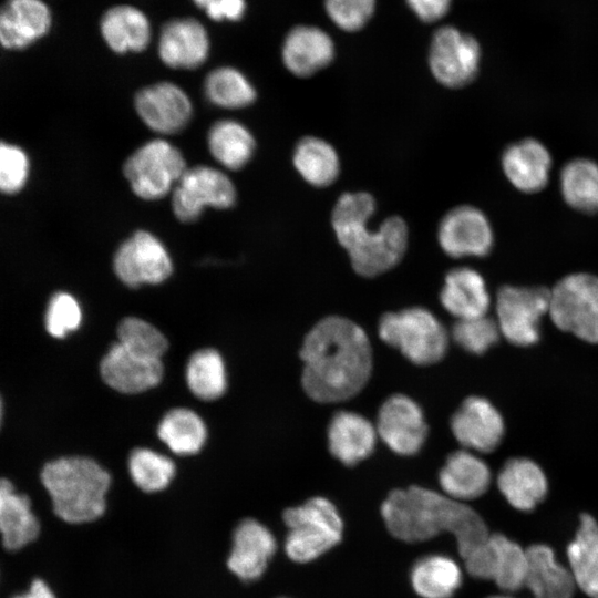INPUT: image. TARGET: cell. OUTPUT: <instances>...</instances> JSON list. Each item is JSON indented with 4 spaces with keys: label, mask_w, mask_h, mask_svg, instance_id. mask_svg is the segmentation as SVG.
Here are the masks:
<instances>
[{
    "label": "cell",
    "mask_w": 598,
    "mask_h": 598,
    "mask_svg": "<svg viewBox=\"0 0 598 598\" xmlns=\"http://www.w3.org/2000/svg\"><path fill=\"white\" fill-rule=\"evenodd\" d=\"M299 354L302 388L319 403L353 398L371 377L370 340L359 324L344 317L328 316L318 321L306 334Z\"/></svg>",
    "instance_id": "6da1fadb"
},
{
    "label": "cell",
    "mask_w": 598,
    "mask_h": 598,
    "mask_svg": "<svg viewBox=\"0 0 598 598\" xmlns=\"http://www.w3.org/2000/svg\"><path fill=\"white\" fill-rule=\"evenodd\" d=\"M380 511L389 533L405 543L429 540L443 532L452 534L462 559L491 535L471 506L421 486L390 492Z\"/></svg>",
    "instance_id": "7a4b0ae2"
},
{
    "label": "cell",
    "mask_w": 598,
    "mask_h": 598,
    "mask_svg": "<svg viewBox=\"0 0 598 598\" xmlns=\"http://www.w3.org/2000/svg\"><path fill=\"white\" fill-rule=\"evenodd\" d=\"M374 197L367 192L343 193L336 202L331 224L353 270L375 277L395 267L409 245V227L400 216L385 218L377 230L369 227L375 212Z\"/></svg>",
    "instance_id": "3957f363"
},
{
    "label": "cell",
    "mask_w": 598,
    "mask_h": 598,
    "mask_svg": "<svg viewBox=\"0 0 598 598\" xmlns=\"http://www.w3.org/2000/svg\"><path fill=\"white\" fill-rule=\"evenodd\" d=\"M54 514L69 524L96 520L106 509L111 476L95 461L71 456L47 463L41 471Z\"/></svg>",
    "instance_id": "277c9868"
},
{
    "label": "cell",
    "mask_w": 598,
    "mask_h": 598,
    "mask_svg": "<svg viewBox=\"0 0 598 598\" xmlns=\"http://www.w3.org/2000/svg\"><path fill=\"white\" fill-rule=\"evenodd\" d=\"M282 518L289 528L283 544L285 553L292 561H312L342 538V518L333 503L326 497H311L299 506L289 507Z\"/></svg>",
    "instance_id": "5b68a950"
},
{
    "label": "cell",
    "mask_w": 598,
    "mask_h": 598,
    "mask_svg": "<svg viewBox=\"0 0 598 598\" xmlns=\"http://www.w3.org/2000/svg\"><path fill=\"white\" fill-rule=\"evenodd\" d=\"M380 339L398 349L409 361L429 365L442 360L448 333L442 322L422 307L384 313L378 324Z\"/></svg>",
    "instance_id": "8992f818"
},
{
    "label": "cell",
    "mask_w": 598,
    "mask_h": 598,
    "mask_svg": "<svg viewBox=\"0 0 598 598\" xmlns=\"http://www.w3.org/2000/svg\"><path fill=\"white\" fill-rule=\"evenodd\" d=\"M187 167L182 151L159 136L132 152L122 172L136 197L154 202L172 194Z\"/></svg>",
    "instance_id": "52a82bcc"
},
{
    "label": "cell",
    "mask_w": 598,
    "mask_h": 598,
    "mask_svg": "<svg viewBox=\"0 0 598 598\" xmlns=\"http://www.w3.org/2000/svg\"><path fill=\"white\" fill-rule=\"evenodd\" d=\"M548 316L561 331L598 343V276L575 272L550 289Z\"/></svg>",
    "instance_id": "ba28073f"
},
{
    "label": "cell",
    "mask_w": 598,
    "mask_h": 598,
    "mask_svg": "<svg viewBox=\"0 0 598 598\" xmlns=\"http://www.w3.org/2000/svg\"><path fill=\"white\" fill-rule=\"evenodd\" d=\"M171 195L173 214L182 223L196 221L206 208H231L237 200L231 178L208 165L187 167Z\"/></svg>",
    "instance_id": "9c48e42d"
},
{
    "label": "cell",
    "mask_w": 598,
    "mask_h": 598,
    "mask_svg": "<svg viewBox=\"0 0 598 598\" xmlns=\"http://www.w3.org/2000/svg\"><path fill=\"white\" fill-rule=\"evenodd\" d=\"M550 289L546 287L503 286L496 295V321L501 334L518 347L539 340L540 320L548 315Z\"/></svg>",
    "instance_id": "30bf717a"
},
{
    "label": "cell",
    "mask_w": 598,
    "mask_h": 598,
    "mask_svg": "<svg viewBox=\"0 0 598 598\" xmlns=\"http://www.w3.org/2000/svg\"><path fill=\"white\" fill-rule=\"evenodd\" d=\"M113 270L127 287L164 282L173 272L165 244L153 233L138 229L124 239L113 256Z\"/></svg>",
    "instance_id": "8fae6325"
},
{
    "label": "cell",
    "mask_w": 598,
    "mask_h": 598,
    "mask_svg": "<svg viewBox=\"0 0 598 598\" xmlns=\"http://www.w3.org/2000/svg\"><path fill=\"white\" fill-rule=\"evenodd\" d=\"M481 48L475 38L453 27L439 29L431 41L429 65L436 81L448 89H461L477 75Z\"/></svg>",
    "instance_id": "7c38bea8"
},
{
    "label": "cell",
    "mask_w": 598,
    "mask_h": 598,
    "mask_svg": "<svg viewBox=\"0 0 598 598\" xmlns=\"http://www.w3.org/2000/svg\"><path fill=\"white\" fill-rule=\"evenodd\" d=\"M133 104L143 124L161 137L182 132L194 113L188 94L177 84L167 81L137 91Z\"/></svg>",
    "instance_id": "4fadbf2b"
},
{
    "label": "cell",
    "mask_w": 598,
    "mask_h": 598,
    "mask_svg": "<svg viewBox=\"0 0 598 598\" xmlns=\"http://www.w3.org/2000/svg\"><path fill=\"white\" fill-rule=\"evenodd\" d=\"M437 241L452 258L484 257L493 248L494 231L483 210L472 205H460L440 220Z\"/></svg>",
    "instance_id": "5bb4252c"
},
{
    "label": "cell",
    "mask_w": 598,
    "mask_h": 598,
    "mask_svg": "<svg viewBox=\"0 0 598 598\" xmlns=\"http://www.w3.org/2000/svg\"><path fill=\"white\" fill-rule=\"evenodd\" d=\"M375 429L390 450L410 456L417 453L427 436V425L419 404L404 394L389 396L380 406Z\"/></svg>",
    "instance_id": "9a60e30c"
},
{
    "label": "cell",
    "mask_w": 598,
    "mask_h": 598,
    "mask_svg": "<svg viewBox=\"0 0 598 598\" xmlns=\"http://www.w3.org/2000/svg\"><path fill=\"white\" fill-rule=\"evenodd\" d=\"M455 440L465 450L489 453L504 435V421L498 410L485 398L468 396L451 419Z\"/></svg>",
    "instance_id": "2e32d148"
},
{
    "label": "cell",
    "mask_w": 598,
    "mask_h": 598,
    "mask_svg": "<svg viewBox=\"0 0 598 598\" xmlns=\"http://www.w3.org/2000/svg\"><path fill=\"white\" fill-rule=\"evenodd\" d=\"M276 549V538L264 524L254 518L243 519L234 530L227 566L240 580H257Z\"/></svg>",
    "instance_id": "e0dca14e"
},
{
    "label": "cell",
    "mask_w": 598,
    "mask_h": 598,
    "mask_svg": "<svg viewBox=\"0 0 598 598\" xmlns=\"http://www.w3.org/2000/svg\"><path fill=\"white\" fill-rule=\"evenodd\" d=\"M501 165L505 177L517 190L535 194L547 186L553 158L545 144L526 137L503 151Z\"/></svg>",
    "instance_id": "ac0fdd59"
},
{
    "label": "cell",
    "mask_w": 598,
    "mask_h": 598,
    "mask_svg": "<svg viewBox=\"0 0 598 598\" xmlns=\"http://www.w3.org/2000/svg\"><path fill=\"white\" fill-rule=\"evenodd\" d=\"M103 381L122 393H140L156 386L163 377L159 359L136 354L121 343H114L100 365Z\"/></svg>",
    "instance_id": "d6986e66"
},
{
    "label": "cell",
    "mask_w": 598,
    "mask_h": 598,
    "mask_svg": "<svg viewBox=\"0 0 598 598\" xmlns=\"http://www.w3.org/2000/svg\"><path fill=\"white\" fill-rule=\"evenodd\" d=\"M209 38L195 19L181 18L164 24L158 39V55L172 69L193 70L205 63Z\"/></svg>",
    "instance_id": "ffe728a7"
},
{
    "label": "cell",
    "mask_w": 598,
    "mask_h": 598,
    "mask_svg": "<svg viewBox=\"0 0 598 598\" xmlns=\"http://www.w3.org/2000/svg\"><path fill=\"white\" fill-rule=\"evenodd\" d=\"M328 446L333 457L352 466L371 455L378 433L375 425L353 411H338L328 425Z\"/></svg>",
    "instance_id": "44dd1931"
},
{
    "label": "cell",
    "mask_w": 598,
    "mask_h": 598,
    "mask_svg": "<svg viewBox=\"0 0 598 598\" xmlns=\"http://www.w3.org/2000/svg\"><path fill=\"white\" fill-rule=\"evenodd\" d=\"M281 56L290 73L299 78H308L331 63L334 45L323 30L310 25H298L287 34Z\"/></svg>",
    "instance_id": "7402d4cb"
},
{
    "label": "cell",
    "mask_w": 598,
    "mask_h": 598,
    "mask_svg": "<svg viewBox=\"0 0 598 598\" xmlns=\"http://www.w3.org/2000/svg\"><path fill=\"white\" fill-rule=\"evenodd\" d=\"M51 13L41 0H7L0 7V43L23 49L50 29Z\"/></svg>",
    "instance_id": "603a6c76"
},
{
    "label": "cell",
    "mask_w": 598,
    "mask_h": 598,
    "mask_svg": "<svg viewBox=\"0 0 598 598\" xmlns=\"http://www.w3.org/2000/svg\"><path fill=\"white\" fill-rule=\"evenodd\" d=\"M40 522L31 499L19 493L11 481L0 477V537L6 549L14 551L34 542Z\"/></svg>",
    "instance_id": "cb8c5ba5"
},
{
    "label": "cell",
    "mask_w": 598,
    "mask_h": 598,
    "mask_svg": "<svg viewBox=\"0 0 598 598\" xmlns=\"http://www.w3.org/2000/svg\"><path fill=\"white\" fill-rule=\"evenodd\" d=\"M439 483L443 494L465 503L488 489L491 471L475 452L462 448L447 456L440 470Z\"/></svg>",
    "instance_id": "d4e9b609"
},
{
    "label": "cell",
    "mask_w": 598,
    "mask_h": 598,
    "mask_svg": "<svg viewBox=\"0 0 598 598\" xmlns=\"http://www.w3.org/2000/svg\"><path fill=\"white\" fill-rule=\"evenodd\" d=\"M440 301L456 319L487 315L491 305L483 276L470 267L453 268L446 274Z\"/></svg>",
    "instance_id": "484cf974"
},
{
    "label": "cell",
    "mask_w": 598,
    "mask_h": 598,
    "mask_svg": "<svg viewBox=\"0 0 598 598\" xmlns=\"http://www.w3.org/2000/svg\"><path fill=\"white\" fill-rule=\"evenodd\" d=\"M497 486L506 501L516 509L530 511L547 493L543 470L532 460H508L497 476Z\"/></svg>",
    "instance_id": "4316f807"
},
{
    "label": "cell",
    "mask_w": 598,
    "mask_h": 598,
    "mask_svg": "<svg viewBox=\"0 0 598 598\" xmlns=\"http://www.w3.org/2000/svg\"><path fill=\"white\" fill-rule=\"evenodd\" d=\"M101 34L115 53L141 52L151 41V25L141 10L121 4L110 8L103 14Z\"/></svg>",
    "instance_id": "83f0119b"
},
{
    "label": "cell",
    "mask_w": 598,
    "mask_h": 598,
    "mask_svg": "<svg viewBox=\"0 0 598 598\" xmlns=\"http://www.w3.org/2000/svg\"><path fill=\"white\" fill-rule=\"evenodd\" d=\"M528 568L525 580L534 598H571L575 580L569 570L555 558L546 545H533L526 549Z\"/></svg>",
    "instance_id": "f1b7e54d"
},
{
    "label": "cell",
    "mask_w": 598,
    "mask_h": 598,
    "mask_svg": "<svg viewBox=\"0 0 598 598\" xmlns=\"http://www.w3.org/2000/svg\"><path fill=\"white\" fill-rule=\"evenodd\" d=\"M207 148L224 169L239 171L251 161L256 140L244 123L234 118H221L208 130Z\"/></svg>",
    "instance_id": "f546056e"
},
{
    "label": "cell",
    "mask_w": 598,
    "mask_h": 598,
    "mask_svg": "<svg viewBox=\"0 0 598 598\" xmlns=\"http://www.w3.org/2000/svg\"><path fill=\"white\" fill-rule=\"evenodd\" d=\"M292 164L305 182L313 187H327L340 175V158L336 148L326 140L305 136L292 153Z\"/></svg>",
    "instance_id": "4dcf8cb0"
},
{
    "label": "cell",
    "mask_w": 598,
    "mask_h": 598,
    "mask_svg": "<svg viewBox=\"0 0 598 598\" xmlns=\"http://www.w3.org/2000/svg\"><path fill=\"white\" fill-rule=\"evenodd\" d=\"M567 557L575 584L590 598H598V524L592 516L580 517Z\"/></svg>",
    "instance_id": "1f68e13d"
},
{
    "label": "cell",
    "mask_w": 598,
    "mask_h": 598,
    "mask_svg": "<svg viewBox=\"0 0 598 598\" xmlns=\"http://www.w3.org/2000/svg\"><path fill=\"white\" fill-rule=\"evenodd\" d=\"M410 580L421 598H451L462 584V569L451 557L429 555L413 565Z\"/></svg>",
    "instance_id": "d6a6232c"
},
{
    "label": "cell",
    "mask_w": 598,
    "mask_h": 598,
    "mask_svg": "<svg viewBox=\"0 0 598 598\" xmlns=\"http://www.w3.org/2000/svg\"><path fill=\"white\" fill-rule=\"evenodd\" d=\"M563 199L573 209L598 213V163L578 157L564 165L559 175Z\"/></svg>",
    "instance_id": "836d02e7"
},
{
    "label": "cell",
    "mask_w": 598,
    "mask_h": 598,
    "mask_svg": "<svg viewBox=\"0 0 598 598\" xmlns=\"http://www.w3.org/2000/svg\"><path fill=\"white\" fill-rule=\"evenodd\" d=\"M204 94L210 104L224 110L248 107L257 97V91L249 79L233 66L212 70L204 81Z\"/></svg>",
    "instance_id": "e575fe53"
},
{
    "label": "cell",
    "mask_w": 598,
    "mask_h": 598,
    "mask_svg": "<svg viewBox=\"0 0 598 598\" xmlns=\"http://www.w3.org/2000/svg\"><path fill=\"white\" fill-rule=\"evenodd\" d=\"M157 435L175 454L190 455L202 448L207 432L199 415L189 409L178 408L165 414L158 424Z\"/></svg>",
    "instance_id": "d590c367"
},
{
    "label": "cell",
    "mask_w": 598,
    "mask_h": 598,
    "mask_svg": "<svg viewBox=\"0 0 598 598\" xmlns=\"http://www.w3.org/2000/svg\"><path fill=\"white\" fill-rule=\"evenodd\" d=\"M186 382L194 395L209 401L221 396L227 388L223 358L214 349L196 351L186 365Z\"/></svg>",
    "instance_id": "8d00e7d4"
},
{
    "label": "cell",
    "mask_w": 598,
    "mask_h": 598,
    "mask_svg": "<svg viewBox=\"0 0 598 598\" xmlns=\"http://www.w3.org/2000/svg\"><path fill=\"white\" fill-rule=\"evenodd\" d=\"M493 549L492 580L505 591H516L525 586L528 560L526 550L502 534H491Z\"/></svg>",
    "instance_id": "74e56055"
},
{
    "label": "cell",
    "mask_w": 598,
    "mask_h": 598,
    "mask_svg": "<svg viewBox=\"0 0 598 598\" xmlns=\"http://www.w3.org/2000/svg\"><path fill=\"white\" fill-rule=\"evenodd\" d=\"M128 472L134 484L146 493L166 488L175 475L174 462L150 448H135L128 458Z\"/></svg>",
    "instance_id": "f35d334b"
},
{
    "label": "cell",
    "mask_w": 598,
    "mask_h": 598,
    "mask_svg": "<svg viewBox=\"0 0 598 598\" xmlns=\"http://www.w3.org/2000/svg\"><path fill=\"white\" fill-rule=\"evenodd\" d=\"M118 343L127 350L151 359H162L168 343L164 334L150 322L136 318H124L117 328Z\"/></svg>",
    "instance_id": "ab89813d"
},
{
    "label": "cell",
    "mask_w": 598,
    "mask_h": 598,
    "mask_svg": "<svg viewBox=\"0 0 598 598\" xmlns=\"http://www.w3.org/2000/svg\"><path fill=\"white\" fill-rule=\"evenodd\" d=\"M497 321L484 316L456 319L452 327L453 340L465 351L483 354L499 339Z\"/></svg>",
    "instance_id": "60d3db41"
},
{
    "label": "cell",
    "mask_w": 598,
    "mask_h": 598,
    "mask_svg": "<svg viewBox=\"0 0 598 598\" xmlns=\"http://www.w3.org/2000/svg\"><path fill=\"white\" fill-rule=\"evenodd\" d=\"M82 321V311L78 300L68 292L54 293L47 308L45 328L54 338H65L75 331Z\"/></svg>",
    "instance_id": "b9f144b4"
},
{
    "label": "cell",
    "mask_w": 598,
    "mask_h": 598,
    "mask_svg": "<svg viewBox=\"0 0 598 598\" xmlns=\"http://www.w3.org/2000/svg\"><path fill=\"white\" fill-rule=\"evenodd\" d=\"M29 175V159L18 146L0 142V192L13 194L22 189Z\"/></svg>",
    "instance_id": "7bdbcfd3"
},
{
    "label": "cell",
    "mask_w": 598,
    "mask_h": 598,
    "mask_svg": "<svg viewBox=\"0 0 598 598\" xmlns=\"http://www.w3.org/2000/svg\"><path fill=\"white\" fill-rule=\"evenodd\" d=\"M375 0H324L330 19L344 31L361 29L374 11Z\"/></svg>",
    "instance_id": "ee69618b"
},
{
    "label": "cell",
    "mask_w": 598,
    "mask_h": 598,
    "mask_svg": "<svg viewBox=\"0 0 598 598\" xmlns=\"http://www.w3.org/2000/svg\"><path fill=\"white\" fill-rule=\"evenodd\" d=\"M193 2L215 21H238L246 11L245 0H193Z\"/></svg>",
    "instance_id": "f6af8a7d"
},
{
    "label": "cell",
    "mask_w": 598,
    "mask_h": 598,
    "mask_svg": "<svg viewBox=\"0 0 598 598\" xmlns=\"http://www.w3.org/2000/svg\"><path fill=\"white\" fill-rule=\"evenodd\" d=\"M452 0H406L411 10L424 22H434L443 18Z\"/></svg>",
    "instance_id": "bcb514c9"
},
{
    "label": "cell",
    "mask_w": 598,
    "mask_h": 598,
    "mask_svg": "<svg viewBox=\"0 0 598 598\" xmlns=\"http://www.w3.org/2000/svg\"><path fill=\"white\" fill-rule=\"evenodd\" d=\"M12 598H56L51 587L41 578L31 581L27 591L16 595Z\"/></svg>",
    "instance_id": "7dc6e473"
},
{
    "label": "cell",
    "mask_w": 598,
    "mask_h": 598,
    "mask_svg": "<svg viewBox=\"0 0 598 598\" xmlns=\"http://www.w3.org/2000/svg\"><path fill=\"white\" fill-rule=\"evenodd\" d=\"M1 421H2V401L0 398V425H1Z\"/></svg>",
    "instance_id": "c3c4849f"
},
{
    "label": "cell",
    "mask_w": 598,
    "mask_h": 598,
    "mask_svg": "<svg viewBox=\"0 0 598 598\" xmlns=\"http://www.w3.org/2000/svg\"><path fill=\"white\" fill-rule=\"evenodd\" d=\"M488 598H509V597H504V596H493V597H488Z\"/></svg>",
    "instance_id": "681fc988"
}]
</instances>
